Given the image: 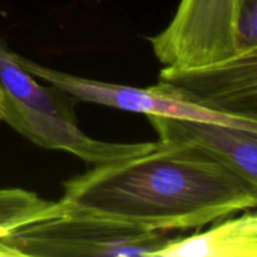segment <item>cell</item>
Returning <instances> with one entry per match:
<instances>
[{"mask_svg":"<svg viewBox=\"0 0 257 257\" xmlns=\"http://www.w3.org/2000/svg\"><path fill=\"white\" fill-rule=\"evenodd\" d=\"M68 211L147 231L191 230L257 205V185L206 153L157 141L63 182Z\"/></svg>","mask_w":257,"mask_h":257,"instance_id":"obj_1","label":"cell"},{"mask_svg":"<svg viewBox=\"0 0 257 257\" xmlns=\"http://www.w3.org/2000/svg\"><path fill=\"white\" fill-rule=\"evenodd\" d=\"M168 240L165 231L142 230L68 211L59 217L18 228L0 241L18 257H153Z\"/></svg>","mask_w":257,"mask_h":257,"instance_id":"obj_2","label":"cell"},{"mask_svg":"<svg viewBox=\"0 0 257 257\" xmlns=\"http://www.w3.org/2000/svg\"><path fill=\"white\" fill-rule=\"evenodd\" d=\"M241 0H181L172 22L148 38L165 67L191 69L237 54Z\"/></svg>","mask_w":257,"mask_h":257,"instance_id":"obj_3","label":"cell"},{"mask_svg":"<svg viewBox=\"0 0 257 257\" xmlns=\"http://www.w3.org/2000/svg\"><path fill=\"white\" fill-rule=\"evenodd\" d=\"M153 87L206 110L257 120V45L205 67H165Z\"/></svg>","mask_w":257,"mask_h":257,"instance_id":"obj_4","label":"cell"},{"mask_svg":"<svg viewBox=\"0 0 257 257\" xmlns=\"http://www.w3.org/2000/svg\"><path fill=\"white\" fill-rule=\"evenodd\" d=\"M17 59L20 65L33 77L64 92L75 103H97V104L128 110V112L142 113L146 115H163V117L205 120V122L221 123V124L257 132V120L206 110L191 103L175 99L157 90L155 87L142 89L131 85L89 79V78L53 69L50 67H44L19 54H17Z\"/></svg>","mask_w":257,"mask_h":257,"instance_id":"obj_5","label":"cell"},{"mask_svg":"<svg viewBox=\"0 0 257 257\" xmlns=\"http://www.w3.org/2000/svg\"><path fill=\"white\" fill-rule=\"evenodd\" d=\"M0 120L39 147L64 151L94 166L140 155L156 146V142L115 143L94 140L82 132L77 120L32 108L5 93H2Z\"/></svg>","mask_w":257,"mask_h":257,"instance_id":"obj_6","label":"cell"},{"mask_svg":"<svg viewBox=\"0 0 257 257\" xmlns=\"http://www.w3.org/2000/svg\"><path fill=\"white\" fill-rule=\"evenodd\" d=\"M146 117L160 142L196 148L257 185V132L205 120Z\"/></svg>","mask_w":257,"mask_h":257,"instance_id":"obj_7","label":"cell"},{"mask_svg":"<svg viewBox=\"0 0 257 257\" xmlns=\"http://www.w3.org/2000/svg\"><path fill=\"white\" fill-rule=\"evenodd\" d=\"M257 215L222 217L205 232L170 238L153 257H256Z\"/></svg>","mask_w":257,"mask_h":257,"instance_id":"obj_8","label":"cell"},{"mask_svg":"<svg viewBox=\"0 0 257 257\" xmlns=\"http://www.w3.org/2000/svg\"><path fill=\"white\" fill-rule=\"evenodd\" d=\"M0 90L32 108L77 120L74 113L75 102L62 90L37 82V78L28 73L0 38Z\"/></svg>","mask_w":257,"mask_h":257,"instance_id":"obj_9","label":"cell"},{"mask_svg":"<svg viewBox=\"0 0 257 257\" xmlns=\"http://www.w3.org/2000/svg\"><path fill=\"white\" fill-rule=\"evenodd\" d=\"M68 212L62 201H48L23 188L0 190V240L20 227ZM0 257H18L17 252L0 241Z\"/></svg>","mask_w":257,"mask_h":257,"instance_id":"obj_10","label":"cell"},{"mask_svg":"<svg viewBox=\"0 0 257 257\" xmlns=\"http://www.w3.org/2000/svg\"><path fill=\"white\" fill-rule=\"evenodd\" d=\"M0 104H2V90H0Z\"/></svg>","mask_w":257,"mask_h":257,"instance_id":"obj_11","label":"cell"}]
</instances>
